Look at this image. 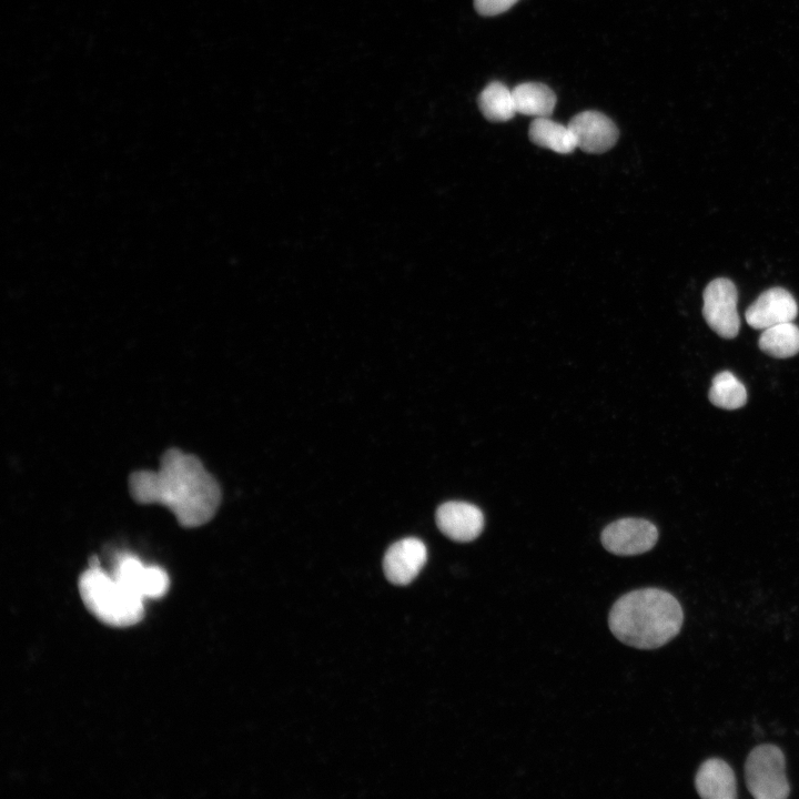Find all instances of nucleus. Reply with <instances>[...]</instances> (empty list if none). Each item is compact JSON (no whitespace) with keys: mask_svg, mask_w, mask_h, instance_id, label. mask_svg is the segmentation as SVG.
I'll return each mask as SVG.
<instances>
[{"mask_svg":"<svg viewBox=\"0 0 799 799\" xmlns=\"http://www.w3.org/2000/svg\"><path fill=\"white\" fill-rule=\"evenodd\" d=\"M709 400L720 408L737 409L746 404L747 391L731 372L724 371L712 378Z\"/></svg>","mask_w":799,"mask_h":799,"instance_id":"obj_17","label":"nucleus"},{"mask_svg":"<svg viewBox=\"0 0 799 799\" xmlns=\"http://www.w3.org/2000/svg\"><path fill=\"white\" fill-rule=\"evenodd\" d=\"M478 107L492 122L508 121L517 113L512 90L498 81L490 82L479 93Z\"/></svg>","mask_w":799,"mask_h":799,"instance_id":"obj_15","label":"nucleus"},{"mask_svg":"<svg viewBox=\"0 0 799 799\" xmlns=\"http://www.w3.org/2000/svg\"><path fill=\"white\" fill-rule=\"evenodd\" d=\"M518 0H474L476 11L482 16H496L507 11Z\"/></svg>","mask_w":799,"mask_h":799,"instance_id":"obj_18","label":"nucleus"},{"mask_svg":"<svg viewBox=\"0 0 799 799\" xmlns=\"http://www.w3.org/2000/svg\"><path fill=\"white\" fill-rule=\"evenodd\" d=\"M427 559L426 546L414 537L403 538L390 546L383 567L387 579L395 585L409 584Z\"/></svg>","mask_w":799,"mask_h":799,"instance_id":"obj_10","label":"nucleus"},{"mask_svg":"<svg viewBox=\"0 0 799 799\" xmlns=\"http://www.w3.org/2000/svg\"><path fill=\"white\" fill-rule=\"evenodd\" d=\"M79 591L85 607L109 626L129 627L143 618L144 598L102 570L95 558L80 576Z\"/></svg>","mask_w":799,"mask_h":799,"instance_id":"obj_3","label":"nucleus"},{"mask_svg":"<svg viewBox=\"0 0 799 799\" xmlns=\"http://www.w3.org/2000/svg\"><path fill=\"white\" fill-rule=\"evenodd\" d=\"M577 148L587 153H604L618 140L619 131L615 123L598 111H584L568 123Z\"/></svg>","mask_w":799,"mask_h":799,"instance_id":"obj_8","label":"nucleus"},{"mask_svg":"<svg viewBox=\"0 0 799 799\" xmlns=\"http://www.w3.org/2000/svg\"><path fill=\"white\" fill-rule=\"evenodd\" d=\"M530 141L542 148L560 154L573 152L576 148L575 138L568 128L547 118H535L529 125Z\"/></svg>","mask_w":799,"mask_h":799,"instance_id":"obj_14","label":"nucleus"},{"mask_svg":"<svg viewBox=\"0 0 799 799\" xmlns=\"http://www.w3.org/2000/svg\"><path fill=\"white\" fill-rule=\"evenodd\" d=\"M684 623L677 598L659 588L636 589L621 596L611 607L608 625L625 645L655 649L676 637Z\"/></svg>","mask_w":799,"mask_h":799,"instance_id":"obj_2","label":"nucleus"},{"mask_svg":"<svg viewBox=\"0 0 799 799\" xmlns=\"http://www.w3.org/2000/svg\"><path fill=\"white\" fill-rule=\"evenodd\" d=\"M695 787L705 799L737 798L735 772L721 758L712 757L701 762L695 776Z\"/></svg>","mask_w":799,"mask_h":799,"instance_id":"obj_12","label":"nucleus"},{"mask_svg":"<svg viewBox=\"0 0 799 799\" xmlns=\"http://www.w3.org/2000/svg\"><path fill=\"white\" fill-rule=\"evenodd\" d=\"M798 314V306L790 292L782 287H771L762 292L747 309V323L757 330L792 322Z\"/></svg>","mask_w":799,"mask_h":799,"instance_id":"obj_9","label":"nucleus"},{"mask_svg":"<svg viewBox=\"0 0 799 799\" xmlns=\"http://www.w3.org/2000/svg\"><path fill=\"white\" fill-rule=\"evenodd\" d=\"M759 347L772 357H791L799 352V327L786 322L765 328L759 337Z\"/></svg>","mask_w":799,"mask_h":799,"instance_id":"obj_16","label":"nucleus"},{"mask_svg":"<svg viewBox=\"0 0 799 799\" xmlns=\"http://www.w3.org/2000/svg\"><path fill=\"white\" fill-rule=\"evenodd\" d=\"M656 526L643 518H621L601 533V544L611 554L634 556L650 550L657 543Z\"/></svg>","mask_w":799,"mask_h":799,"instance_id":"obj_6","label":"nucleus"},{"mask_svg":"<svg viewBox=\"0 0 799 799\" xmlns=\"http://www.w3.org/2000/svg\"><path fill=\"white\" fill-rule=\"evenodd\" d=\"M112 576L142 598H160L170 586L165 570L158 566H146L132 555L118 558Z\"/></svg>","mask_w":799,"mask_h":799,"instance_id":"obj_7","label":"nucleus"},{"mask_svg":"<svg viewBox=\"0 0 799 799\" xmlns=\"http://www.w3.org/2000/svg\"><path fill=\"white\" fill-rule=\"evenodd\" d=\"M436 524L439 530L455 542H472L484 527L482 510L465 502H446L436 510Z\"/></svg>","mask_w":799,"mask_h":799,"instance_id":"obj_11","label":"nucleus"},{"mask_svg":"<svg viewBox=\"0 0 799 799\" xmlns=\"http://www.w3.org/2000/svg\"><path fill=\"white\" fill-rule=\"evenodd\" d=\"M129 490L136 503L165 506L186 528L210 522L221 503L215 478L196 456L179 448L168 449L158 469L132 473Z\"/></svg>","mask_w":799,"mask_h":799,"instance_id":"obj_1","label":"nucleus"},{"mask_svg":"<svg viewBox=\"0 0 799 799\" xmlns=\"http://www.w3.org/2000/svg\"><path fill=\"white\" fill-rule=\"evenodd\" d=\"M745 779L756 799H786L790 795L786 757L776 745L762 744L751 749L745 762Z\"/></svg>","mask_w":799,"mask_h":799,"instance_id":"obj_4","label":"nucleus"},{"mask_svg":"<svg viewBox=\"0 0 799 799\" xmlns=\"http://www.w3.org/2000/svg\"><path fill=\"white\" fill-rule=\"evenodd\" d=\"M737 299L735 284L725 277L711 281L704 291V317L709 327L724 338H734L739 333Z\"/></svg>","mask_w":799,"mask_h":799,"instance_id":"obj_5","label":"nucleus"},{"mask_svg":"<svg viewBox=\"0 0 799 799\" xmlns=\"http://www.w3.org/2000/svg\"><path fill=\"white\" fill-rule=\"evenodd\" d=\"M512 92L516 112L524 115L547 118L553 113L556 105L554 91L543 83H520Z\"/></svg>","mask_w":799,"mask_h":799,"instance_id":"obj_13","label":"nucleus"}]
</instances>
